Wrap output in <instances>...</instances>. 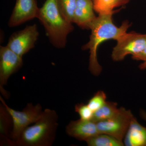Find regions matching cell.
<instances>
[{
    "mask_svg": "<svg viewBox=\"0 0 146 146\" xmlns=\"http://www.w3.org/2000/svg\"><path fill=\"white\" fill-rule=\"evenodd\" d=\"M114 10L109 13L99 14L90 27L91 35L89 42L82 46V50H89V70L95 76L99 75L102 67L98 61L97 51L103 42L110 39L118 40L126 33L131 24L128 21L123 22L121 25L117 27L114 23L112 16L117 12Z\"/></svg>",
    "mask_w": 146,
    "mask_h": 146,
    "instance_id": "1",
    "label": "cell"
},
{
    "mask_svg": "<svg viewBox=\"0 0 146 146\" xmlns=\"http://www.w3.org/2000/svg\"><path fill=\"white\" fill-rule=\"evenodd\" d=\"M36 18L44 28L51 44L57 48H65L68 35L74 30V27L60 13L58 0H46L39 8Z\"/></svg>",
    "mask_w": 146,
    "mask_h": 146,
    "instance_id": "2",
    "label": "cell"
},
{
    "mask_svg": "<svg viewBox=\"0 0 146 146\" xmlns=\"http://www.w3.org/2000/svg\"><path fill=\"white\" fill-rule=\"evenodd\" d=\"M58 117L54 110L46 108L39 119L28 127L15 142V146H50L56 136Z\"/></svg>",
    "mask_w": 146,
    "mask_h": 146,
    "instance_id": "3",
    "label": "cell"
},
{
    "mask_svg": "<svg viewBox=\"0 0 146 146\" xmlns=\"http://www.w3.org/2000/svg\"><path fill=\"white\" fill-rule=\"evenodd\" d=\"M0 101L12 117L13 126L11 138L15 146V142L24 130L36 122L41 117L43 112L42 106L39 104L33 105L29 103L22 111H17L9 107L1 96H0Z\"/></svg>",
    "mask_w": 146,
    "mask_h": 146,
    "instance_id": "4",
    "label": "cell"
},
{
    "mask_svg": "<svg viewBox=\"0 0 146 146\" xmlns=\"http://www.w3.org/2000/svg\"><path fill=\"white\" fill-rule=\"evenodd\" d=\"M134 117L129 110L120 108L112 117L97 122L98 130L99 133L109 134L123 141Z\"/></svg>",
    "mask_w": 146,
    "mask_h": 146,
    "instance_id": "5",
    "label": "cell"
},
{
    "mask_svg": "<svg viewBox=\"0 0 146 146\" xmlns=\"http://www.w3.org/2000/svg\"><path fill=\"white\" fill-rule=\"evenodd\" d=\"M117 41L111 57L114 61H121L128 55H135L144 50L146 46V34L126 33Z\"/></svg>",
    "mask_w": 146,
    "mask_h": 146,
    "instance_id": "6",
    "label": "cell"
},
{
    "mask_svg": "<svg viewBox=\"0 0 146 146\" xmlns=\"http://www.w3.org/2000/svg\"><path fill=\"white\" fill-rule=\"evenodd\" d=\"M23 65V57L11 50L7 46L0 48V90L5 98L8 93L4 89L11 75L21 69Z\"/></svg>",
    "mask_w": 146,
    "mask_h": 146,
    "instance_id": "7",
    "label": "cell"
},
{
    "mask_svg": "<svg viewBox=\"0 0 146 146\" xmlns=\"http://www.w3.org/2000/svg\"><path fill=\"white\" fill-rule=\"evenodd\" d=\"M39 36V32L36 25L27 26L23 29L11 35L7 46L23 57L34 48Z\"/></svg>",
    "mask_w": 146,
    "mask_h": 146,
    "instance_id": "8",
    "label": "cell"
},
{
    "mask_svg": "<svg viewBox=\"0 0 146 146\" xmlns=\"http://www.w3.org/2000/svg\"><path fill=\"white\" fill-rule=\"evenodd\" d=\"M39 8L36 0H16L8 25L14 27L36 18Z\"/></svg>",
    "mask_w": 146,
    "mask_h": 146,
    "instance_id": "9",
    "label": "cell"
},
{
    "mask_svg": "<svg viewBox=\"0 0 146 146\" xmlns=\"http://www.w3.org/2000/svg\"><path fill=\"white\" fill-rule=\"evenodd\" d=\"M68 135L80 141L87 140L99 133L97 123L93 120L72 121L66 127Z\"/></svg>",
    "mask_w": 146,
    "mask_h": 146,
    "instance_id": "10",
    "label": "cell"
},
{
    "mask_svg": "<svg viewBox=\"0 0 146 146\" xmlns=\"http://www.w3.org/2000/svg\"><path fill=\"white\" fill-rule=\"evenodd\" d=\"M94 11L92 0H77L73 23L82 29H90L91 24L97 17Z\"/></svg>",
    "mask_w": 146,
    "mask_h": 146,
    "instance_id": "11",
    "label": "cell"
},
{
    "mask_svg": "<svg viewBox=\"0 0 146 146\" xmlns=\"http://www.w3.org/2000/svg\"><path fill=\"white\" fill-rule=\"evenodd\" d=\"M123 143L126 146H146V127L140 124L135 117L126 133Z\"/></svg>",
    "mask_w": 146,
    "mask_h": 146,
    "instance_id": "12",
    "label": "cell"
},
{
    "mask_svg": "<svg viewBox=\"0 0 146 146\" xmlns=\"http://www.w3.org/2000/svg\"><path fill=\"white\" fill-rule=\"evenodd\" d=\"M13 123L12 117L3 104L0 105V136L2 145L15 146L11 138Z\"/></svg>",
    "mask_w": 146,
    "mask_h": 146,
    "instance_id": "13",
    "label": "cell"
},
{
    "mask_svg": "<svg viewBox=\"0 0 146 146\" xmlns=\"http://www.w3.org/2000/svg\"><path fill=\"white\" fill-rule=\"evenodd\" d=\"M89 146H123V142L114 136L99 133L85 141Z\"/></svg>",
    "mask_w": 146,
    "mask_h": 146,
    "instance_id": "14",
    "label": "cell"
},
{
    "mask_svg": "<svg viewBox=\"0 0 146 146\" xmlns=\"http://www.w3.org/2000/svg\"><path fill=\"white\" fill-rule=\"evenodd\" d=\"M130 0H94V10L100 13L112 12L114 9L125 5Z\"/></svg>",
    "mask_w": 146,
    "mask_h": 146,
    "instance_id": "15",
    "label": "cell"
},
{
    "mask_svg": "<svg viewBox=\"0 0 146 146\" xmlns=\"http://www.w3.org/2000/svg\"><path fill=\"white\" fill-rule=\"evenodd\" d=\"M117 104L115 102L106 101L100 108L94 112L93 119L96 122L112 117L118 112Z\"/></svg>",
    "mask_w": 146,
    "mask_h": 146,
    "instance_id": "16",
    "label": "cell"
},
{
    "mask_svg": "<svg viewBox=\"0 0 146 146\" xmlns=\"http://www.w3.org/2000/svg\"><path fill=\"white\" fill-rule=\"evenodd\" d=\"M77 0H58V8L62 15L68 21L73 23Z\"/></svg>",
    "mask_w": 146,
    "mask_h": 146,
    "instance_id": "17",
    "label": "cell"
},
{
    "mask_svg": "<svg viewBox=\"0 0 146 146\" xmlns=\"http://www.w3.org/2000/svg\"><path fill=\"white\" fill-rule=\"evenodd\" d=\"M106 99L107 96L104 91H99L89 100L87 105L94 112L105 104Z\"/></svg>",
    "mask_w": 146,
    "mask_h": 146,
    "instance_id": "18",
    "label": "cell"
},
{
    "mask_svg": "<svg viewBox=\"0 0 146 146\" xmlns=\"http://www.w3.org/2000/svg\"><path fill=\"white\" fill-rule=\"evenodd\" d=\"M75 110L79 115L80 119L85 120L93 119L94 112L87 104H78L75 106Z\"/></svg>",
    "mask_w": 146,
    "mask_h": 146,
    "instance_id": "19",
    "label": "cell"
},
{
    "mask_svg": "<svg viewBox=\"0 0 146 146\" xmlns=\"http://www.w3.org/2000/svg\"><path fill=\"white\" fill-rule=\"evenodd\" d=\"M132 58L136 60H142L146 61V46L144 50L138 54L132 56Z\"/></svg>",
    "mask_w": 146,
    "mask_h": 146,
    "instance_id": "20",
    "label": "cell"
},
{
    "mask_svg": "<svg viewBox=\"0 0 146 146\" xmlns=\"http://www.w3.org/2000/svg\"><path fill=\"white\" fill-rule=\"evenodd\" d=\"M140 116L142 119L146 121V112L143 110L140 111Z\"/></svg>",
    "mask_w": 146,
    "mask_h": 146,
    "instance_id": "21",
    "label": "cell"
},
{
    "mask_svg": "<svg viewBox=\"0 0 146 146\" xmlns=\"http://www.w3.org/2000/svg\"><path fill=\"white\" fill-rule=\"evenodd\" d=\"M139 68L141 70H143L146 69V61L141 63V65H139Z\"/></svg>",
    "mask_w": 146,
    "mask_h": 146,
    "instance_id": "22",
    "label": "cell"
},
{
    "mask_svg": "<svg viewBox=\"0 0 146 146\" xmlns=\"http://www.w3.org/2000/svg\"><path fill=\"white\" fill-rule=\"evenodd\" d=\"M92 1H94V0H92Z\"/></svg>",
    "mask_w": 146,
    "mask_h": 146,
    "instance_id": "23",
    "label": "cell"
}]
</instances>
